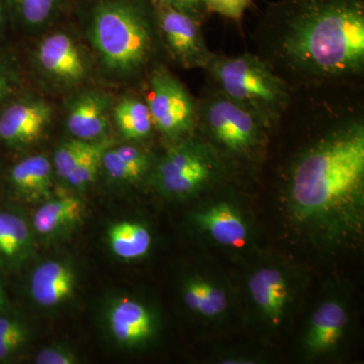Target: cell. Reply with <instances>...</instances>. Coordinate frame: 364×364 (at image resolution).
I'll return each mask as SVG.
<instances>
[{
  "mask_svg": "<svg viewBox=\"0 0 364 364\" xmlns=\"http://www.w3.org/2000/svg\"><path fill=\"white\" fill-rule=\"evenodd\" d=\"M253 42L291 92L363 88L364 0H277Z\"/></svg>",
  "mask_w": 364,
  "mask_h": 364,
  "instance_id": "1",
  "label": "cell"
},
{
  "mask_svg": "<svg viewBox=\"0 0 364 364\" xmlns=\"http://www.w3.org/2000/svg\"><path fill=\"white\" fill-rule=\"evenodd\" d=\"M91 38L109 69L143 73L161 44L155 7L151 0H104L93 11Z\"/></svg>",
  "mask_w": 364,
  "mask_h": 364,
  "instance_id": "2",
  "label": "cell"
},
{
  "mask_svg": "<svg viewBox=\"0 0 364 364\" xmlns=\"http://www.w3.org/2000/svg\"><path fill=\"white\" fill-rule=\"evenodd\" d=\"M207 82L232 102L273 126L291 100V90L255 53H213L203 69Z\"/></svg>",
  "mask_w": 364,
  "mask_h": 364,
  "instance_id": "3",
  "label": "cell"
},
{
  "mask_svg": "<svg viewBox=\"0 0 364 364\" xmlns=\"http://www.w3.org/2000/svg\"><path fill=\"white\" fill-rule=\"evenodd\" d=\"M196 133L205 136L210 149L248 161L257 159L272 135V124L208 82L196 98Z\"/></svg>",
  "mask_w": 364,
  "mask_h": 364,
  "instance_id": "4",
  "label": "cell"
},
{
  "mask_svg": "<svg viewBox=\"0 0 364 364\" xmlns=\"http://www.w3.org/2000/svg\"><path fill=\"white\" fill-rule=\"evenodd\" d=\"M146 102L155 131L170 141H182L195 135L198 105L186 85L163 64L147 75Z\"/></svg>",
  "mask_w": 364,
  "mask_h": 364,
  "instance_id": "5",
  "label": "cell"
},
{
  "mask_svg": "<svg viewBox=\"0 0 364 364\" xmlns=\"http://www.w3.org/2000/svg\"><path fill=\"white\" fill-rule=\"evenodd\" d=\"M218 168L214 151L195 134L179 141L161 158L155 170V181L165 193L188 195L212 181Z\"/></svg>",
  "mask_w": 364,
  "mask_h": 364,
  "instance_id": "6",
  "label": "cell"
},
{
  "mask_svg": "<svg viewBox=\"0 0 364 364\" xmlns=\"http://www.w3.org/2000/svg\"><path fill=\"white\" fill-rule=\"evenodd\" d=\"M160 40L170 56L186 69H205L212 57L202 20L168 6H154Z\"/></svg>",
  "mask_w": 364,
  "mask_h": 364,
  "instance_id": "7",
  "label": "cell"
},
{
  "mask_svg": "<svg viewBox=\"0 0 364 364\" xmlns=\"http://www.w3.org/2000/svg\"><path fill=\"white\" fill-rule=\"evenodd\" d=\"M52 119V107L43 100H26L9 105L0 114V142L21 147L39 140Z\"/></svg>",
  "mask_w": 364,
  "mask_h": 364,
  "instance_id": "8",
  "label": "cell"
},
{
  "mask_svg": "<svg viewBox=\"0 0 364 364\" xmlns=\"http://www.w3.org/2000/svg\"><path fill=\"white\" fill-rule=\"evenodd\" d=\"M38 62L46 73L64 82H77L86 75L85 57L73 40L56 33L40 43Z\"/></svg>",
  "mask_w": 364,
  "mask_h": 364,
  "instance_id": "9",
  "label": "cell"
},
{
  "mask_svg": "<svg viewBox=\"0 0 364 364\" xmlns=\"http://www.w3.org/2000/svg\"><path fill=\"white\" fill-rule=\"evenodd\" d=\"M75 274L68 265L59 261H48L33 272L31 294L40 306H54L71 296Z\"/></svg>",
  "mask_w": 364,
  "mask_h": 364,
  "instance_id": "10",
  "label": "cell"
},
{
  "mask_svg": "<svg viewBox=\"0 0 364 364\" xmlns=\"http://www.w3.org/2000/svg\"><path fill=\"white\" fill-rule=\"evenodd\" d=\"M107 100L100 93L80 95L71 105L67 116V127L72 135L91 141L104 135L107 128Z\"/></svg>",
  "mask_w": 364,
  "mask_h": 364,
  "instance_id": "11",
  "label": "cell"
},
{
  "mask_svg": "<svg viewBox=\"0 0 364 364\" xmlns=\"http://www.w3.org/2000/svg\"><path fill=\"white\" fill-rule=\"evenodd\" d=\"M109 322L114 338L123 344L140 343L152 332V318L147 309L131 299H121L112 306Z\"/></svg>",
  "mask_w": 364,
  "mask_h": 364,
  "instance_id": "12",
  "label": "cell"
},
{
  "mask_svg": "<svg viewBox=\"0 0 364 364\" xmlns=\"http://www.w3.org/2000/svg\"><path fill=\"white\" fill-rule=\"evenodd\" d=\"M16 193L35 202L47 198L52 184V165L44 155H33L16 163L9 172Z\"/></svg>",
  "mask_w": 364,
  "mask_h": 364,
  "instance_id": "13",
  "label": "cell"
},
{
  "mask_svg": "<svg viewBox=\"0 0 364 364\" xmlns=\"http://www.w3.org/2000/svg\"><path fill=\"white\" fill-rule=\"evenodd\" d=\"M30 229L20 215L0 210V265L16 267L25 259L31 247Z\"/></svg>",
  "mask_w": 364,
  "mask_h": 364,
  "instance_id": "14",
  "label": "cell"
},
{
  "mask_svg": "<svg viewBox=\"0 0 364 364\" xmlns=\"http://www.w3.org/2000/svg\"><path fill=\"white\" fill-rule=\"evenodd\" d=\"M254 301L263 312L279 324L287 296L284 277L279 270L264 268L255 273L249 282Z\"/></svg>",
  "mask_w": 364,
  "mask_h": 364,
  "instance_id": "15",
  "label": "cell"
},
{
  "mask_svg": "<svg viewBox=\"0 0 364 364\" xmlns=\"http://www.w3.org/2000/svg\"><path fill=\"white\" fill-rule=\"evenodd\" d=\"M83 203L75 196L51 200L44 203L33 215V226L38 233L49 236L74 226L82 218Z\"/></svg>",
  "mask_w": 364,
  "mask_h": 364,
  "instance_id": "16",
  "label": "cell"
},
{
  "mask_svg": "<svg viewBox=\"0 0 364 364\" xmlns=\"http://www.w3.org/2000/svg\"><path fill=\"white\" fill-rule=\"evenodd\" d=\"M102 166L112 179L138 181L147 173L151 166V158L145 150L136 146L124 145L116 149L105 150Z\"/></svg>",
  "mask_w": 364,
  "mask_h": 364,
  "instance_id": "17",
  "label": "cell"
},
{
  "mask_svg": "<svg viewBox=\"0 0 364 364\" xmlns=\"http://www.w3.org/2000/svg\"><path fill=\"white\" fill-rule=\"evenodd\" d=\"M346 323L342 306L332 301L326 303L314 315L306 344L312 350H327L338 342Z\"/></svg>",
  "mask_w": 364,
  "mask_h": 364,
  "instance_id": "18",
  "label": "cell"
},
{
  "mask_svg": "<svg viewBox=\"0 0 364 364\" xmlns=\"http://www.w3.org/2000/svg\"><path fill=\"white\" fill-rule=\"evenodd\" d=\"M198 220L215 241L236 248L245 245V225L227 203L210 208L205 214L200 215Z\"/></svg>",
  "mask_w": 364,
  "mask_h": 364,
  "instance_id": "19",
  "label": "cell"
},
{
  "mask_svg": "<svg viewBox=\"0 0 364 364\" xmlns=\"http://www.w3.org/2000/svg\"><path fill=\"white\" fill-rule=\"evenodd\" d=\"M114 119L122 135L128 140L143 141L152 136L154 123L145 98H124L114 109Z\"/></svg>",
  "mask_w": 364,
  "mask_h": 364,
  "instance_id": "20",
  "label": "cell"
},
{
  "mask_svg": "<svg viewBox=\"0 0 364 364\" xmlns=\"http://www.w3.org/2000/svg\"><path fill=\"white\" fill-rule=\"evenodd\" d=\"M109 245L112 252L123 259L142 257L149 250L151 235L142 225L121 222L109 231Z\"/></svg>",
  "mask_w": 364,
  "mask_h": 364,
  "instance_id": "21",
  "label": "cell"
},
{
  "mask_svg": "<svg viewBox=\"0 0 364 364\" xmlns=\"http://www.w3.org/2000/svg\"><path fill=\"white\" fill-rule=\"evenodd\" d=\"M4 313H0V363L13 358L28 339L26 326Z\"/></svg>",
  "mask_w": 364,
  "mask_h": 364,
  "instance_id": "22",
  "label": "cell"
},
{
  "mask_svg": "<svg viewBox=\"0 0 364 364\" xmlns=\"http://www.w3.org/2000/svg\"><path fill=\"white\" fill-rule=\"evenodd\" d=\"M107 145L102 143H91L83 156L79 160L75 168L66 181L74 188H81L88 186L97 177L98 169L102 166V155Z\"/></svg>",
  "mask_w": 364,
  "mask_h": 364,
  "instance_id": "23",
  "label": "cell"
},
{
  "mask_svg": "<svg viewBox=\"0 0 364 364\" xmlns=\"http://www.w3.org/2000/svg\"><path fill=\"white\" fill-rule=\"evenodd\" d=\"M21 20L30 26H41L50 20L60 0H11Z\"/></svg>",
  "mask_w": 364,
  "mask_h": 364,
  "instance_id": "24",
  "label": "cell"
},
{
  "mask_svg": "<svg viewBox=\"0 0 364 364\" xmlns=\"http://www.w3.org/2000/svg\"><path fill=\"white\" fill-rule=\"evenodd\" d=\"M90 141L79 139L62 144L54 155V165L57 174L66 181L86 150L90 148Z\"/></svg>",
  "mask_w": 364,
  "mask_h": 364,
  "instance_id": "25",
  "label": "cell"
},
{
  "mask_svg": "<svg viewBox=\"0 0 364 364\" xmlns=\"http://www.w3.org/2000/svg\"><path fill=\"white\" fill-rule=\"evenodd\" d=\"M208 13H215L231 20H240L252 0H203Z\"/></svg>",
  "mask_w": 364,
  "mask_h": 364,
  "instance_id": "26",
  "label": "cell"
},
{
  "mask_svg": "<svg viewBox=\"0 0 364 364\" xmlns=\"http://www.w3.org/2000/svg\"><path fill=\"white\" fill-rule=\"evenodd\" d=\"M227 306L226 294L223 293L221 289H215L208 284H203V296L198 312L203 315L212 316L219 315L224 312Z\"/></svg>",
  "mask_w": 364,
  "mask_h": 364,
  "instance_id": "27",
  "label": "cell"
},
{
  "mask_svg": "<svg viewBox=\"0 0 364 364\" xmlns=\"http://www.w3.org/2000/svg\"><path fill=\"white\" fill-rule=\"evenodd\" d=\"M153 6H168L193 14L200 20L205 21L208 11L203 0H151Z\"/></svg>",
  "mask_w": 364,
  "mask_h": 364,
  "instance_id": "28",
  "label": "cell"
},
{
  "mask_svg": "<svg viewBox=\"0 0 364 364\" xmlns=\"http://www.w3.org/2000/svg\"><path fill=\"white\" fill-rule=\"evenodd\" d=\"M76 361L77 358L75 355L62 347L43 349L36 358V363L38 364H73Z\"/></svg>",
  "mask_w": 364,
  "mask_h": 364,
  "instance_id": "29",
  "label": "cell"
},
{
  "mask_svg": "<svg viewBox=\"0 0 364 364\" xmlns=\"http://www.w3.org/2000/svg\"><path fill=\"white\" fill-rule=\"evenodd\" d=\"M203 284L205 282H191L186 287L184 299H186V305L193 311H198L202 301L203 296Z\"/></svg>",
  "mask_w": 364,
  "mask_h": 364,
  "instance_id": "30",
  "label": "cell"
},
{
  "mask_svg": "<svg viewBox=\"0 0 364 364\" xmlns=\"http://www.w3.org/2000/svg\"><path fill=\"white\" fill-rule=\"evenodd\" d=\"M11 91V85H9V78L6 74L0 71V104L6 100Z\"/></svg>",
  "mask_w": 364,
  "mask_h": 364,
  "instance_id": "31",
  "label": "cell"
},
{
  "mask_svg": "<svg viewBox=\"0 0 364 364\" xmlns=\"http://www.w3.org/2000/svg\"><path fill=\"white\" fill-rule=\"evenodd\" d=\"M7 309L6 296L4 294V289L0 284V313L6 312Z\"/></svg>",
  "mask_w": 364,
  "mask_h": 364,
  "instance_id": "32",
  "label": "cell"
},
{
  "mask_svg": "<svg viewBox=\"0 0 364 364\" xmlns=\"http://www.w3.org/2000/svg\"><path fill=\"white\" fill-rule=\"evenodd\" d=\"M4 1L0 0V26H1L2 21H4Z\"/></svg>",
  "mask_w": 364,
  "mask_h": 364,
  "instance_id": "33",
  "label": "cell"
}]
</instances>
